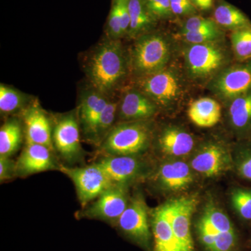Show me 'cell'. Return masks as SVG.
<instances>
[{"label": "cell", "instance_id": "6da1fadb", "mask_svg": "<svg viewBox=\"0 0 251 251\" xmlns=\"http://www.w3.org/2000/svg\"><path fill=\"white\" fill-rule=\"evenodd\" d=\"M129 71L128 57L122 43L109 39L94 51L87 74L94 90L108 96L117 90Z\"/></svg>", "mask_w": 251, "mask_h": 251}, {"label": "cell", "instance_id": "7a4b0ae2", "mask_svg": "<svg viewBox=\"0 0 251 251\" xmlns=\"http://www.w3.org/2000/svg\"><path fill=\"white\" fill-rule=\"evenodd\" d=\"M171 57V44L162 34L148 33L137 38L128 56L129 70L138 77L166 68Z\"/></svg>", "mask_w": 251, "mask_h": 251}, {"label": "cell", "instance_id": "3957f363", "mask_svg": "<svg viewBox=\"0 0 251 251\" xmlns=\"http://www.w3.org/2000/svg\"><path fill=\"white\" fill-rule=\"evenodd\" d=\"M151 130L145 121L126 122L114 127L101 143L106 156H133L150 145Z\"/></svg>", "mask_w": 251, "mask_h": 251}, {"label": "cell", "instance_id": "277c9868", "mask_svg": "<svg viewBox=\"0 0 251 251\" xmlns=\"http://www.w3.org/2000/svg\"><path fill=\"white\" fill-rule=\"evenodd\" d=\"M185 67L194 80L215 76L229 62V54L221 41L188 44L184 51Z\"/></svg>", "mask_w": 251, "mask_h": 251}, {"label": "cell", "instance_id": "5b68a950", "mask_svg": "<svg viewBox=\"0 0 251 251\" xmlns=\"http://www.w3.org/2000/svg\"><path fill=\"white\" fill-rule=\"evenodd\" d=\"M138 89L157 106L168 107L176 103L183 94V84L175 69L165 68L151 75L140 77Z\"/></svg>", "mask_w": 251, "mask_h": 251}, {"label": "cell", "instance_id": "8992f818", "mask_svg": "<svg viewBox=\"0 0 251 251\" xmlns=\"http://www.w3.org/2000/svg\"><path fill=\"white\" fill-rule=\"evenodd\" d=\"M58 169L72 180L82 206L97 199L113 184L97 163L79 168L61 165Z\"/></svg>", "mask_w": 251, "mask_h": 251}, {"label": "cell", "instance_id": "52a82bcc", "mask_svg": "<svg viewBox=\"0 0 251 251\" xmlns=\"http://www.w3.org/2000/svg\"><path fill=\"white\" fill-rule=\"evenodd\" d=\"M210 90L219 98L229 102L251 92V60L223 69L211 80Z\"/></svg>", "mask_w": 251, "mask_h": 251}, {"label": "cell", "instance_id": "ba28073f", "mask_svg": "<svg viewBox=\"0 0 251 251\" xmlns=\"http://www.w3.org/2000/svg\"><path fill=\"white\" fill-rule=\"evenodd\" d=\"M78 120L75 114H67L59 118L52 132L54 148L69 163L82 156Z\"/></svg>", "mask_w": 251, "mask_h": 251}, {"label": "cell", "instance_id": "9c48e42d", "mask_svg": "<svg viewBox=\"0 0 251 251\" xmlns=\"http://www.w3.org/2000/svg\"><path fill=\"white\" fill-rule=\"evenodd\" d=\"M128 203L125 185L112 184L97 198L84 214L92 219L117 222Z\"/></svg>", "mask_w": 251, "mask_h": 251}, {"label": "cell", "instance_id": "30bf717a", "mask_svg": "<svg viewBox=\"0 0 251 251\" xmlns=\"http://www.w3.org/2000/svg\"><path fill=\"white\" fill-rule=\"evenodd\" d=\"M191 166L203 176L213 177L230 168V156L227 149L221 144L210 142L201 147L196 153L191 160Z\"/></svg>", "mask_w": 251, "mask_h": 251}, {"label": "cell", "instance_id": "8fae6325", "mask_svg": "<svg viewBox=\"0 0 251 251\" xmlns=\"http://www.w3.org/2000/svg\"><path fill=\"white\" fill-rule=\"evenodd\" d=\"M120 228L127 235L143 246L150 242L148 208L141 198H135L128 203L126 209L117 221Z\"/></svg>", "mask_w": 251, "mask_h": 251}, {"label": "cell", "instance_id": "7c38bea8", "mask_svg": "<svg viewBox=\"0 0 251 251\" xmlns=\"http://www.w3.org/2000/svg\"><path fill=\"white\" fill-rule=\"evenodd\" d=\"M171 202V224L173 232L184 251H194L191 232V217L198 200L184 197L173 200Z\"/></svg>", "mask_w": 251, "mask_h": 251}, {"label": "cell", "instance_id": "4fadbf2b", "mask_svg": "<svg viewBox=\"0 0 251 251\" xmlns=\"http://www.w3.org/2000/svg\"><path fill=\"white\" fill-rule=\"evenodd\" d=\"M52 151L48 147L39 144L26 143L21 156L16 162V175L26 176L58 168Z\"/></svg>", "mask_w": 251, "mask_h": 251}, {"label": "cell", "instance_id": "5bb4252c", "mask_svg": "<svg viewBox=\"0 0 251 251\" xmlns=\"http://www.w3.org/2000/svg\"><path fill=\"white\" fill-rule=\"evenodd\" d=\"M27 143L39 144L54 150L50 121L37 103L28 107L23 115Z\"/></svg>", "mask_w": 251, "mask_h": 251}, {"label": "cell", "instance_id": "9a60e30c", "mask_svg": "<svg viewBox=\"0 0 251 251\" xmlns=\"http://www.w3.org/2000/svg\"><path fill=\"white\" fill-rule=\"evenodd\" d=\"M197 230L203 246L210 251L218 236L235 229L224 211L215 206L209 205L198 221Z\"/></svg>", "mask_w": 251, "mask_h": 251}, {"label": "cell", "instance_id": "2e32d148", "mask_svg": "<svg viewBox=\"0 0 251 251\" xmlns=\"http://www.w3.org/2000/svg\"><path fill=\"white\" fill-rule=\"evenodd\" d=\"M113 184L125 185L136 179L143 163L133 156H106L97 163Z\"/></svg>", "mask_w": 251, "mask_h": 251}, {"label": "cell", "instance_id": "e0dca14e", "mask_svg": "<svg viewBox=\"0 0 251 251\" xmlns=\"http://www.w3.org/2000/svg\"><path fill=\"white\" fill-rule=\"evenodd\" d=\"M158 106L139 90L126 91L119 104L118 115L125 122L145 121L156 115Z\"/></svg>", "mask_w": 251, "mask_h": 251}, {"label": "cell", "instance_id": "ac0fdd59", "mask_svg": "<svg viewBox=\"0 0 251 251\" xmlns=\"http://www.w3.org/2000/svg\"><path fill=\"white\" fill-rule=\"evenodd\" d=\"M152 230L154 251H184L172 227L171 201L153 211Z\"/></svg>", "mask_w": 251, "mask_h": 251}, {"label": "cell", "instance_id": "d6986e66", "mask_svg": "<svg viewBox=\"0 0 251 251\" xmlns=\"http://www.w3.org/2000/svg\"><path fill=\"white\" fill-rule=\"evenodd\" d=\"M109 101L108 96L94 88L84 94L81 99L78 110L79 122L84 133L92 141L99 118Z\"/></svg>", "mask_w": 251, "mask_h": 251}, {"label": "cell", "instance_id": "ffe728a7", "mask_svg": "<svg viewBox=\"0 0 251 251\" xmlns=\"http://www.w3.org/2000/svg\"><path fill=\"white\" fill-rule=\"evenodd\" d=\"M160 184L168 191H183L193 181L191 168L184 161H174L163 163L158 172Z\"/></svg>", "mask_w": 251, "mask_h": 251}, {"label": "cell", "instance_id": "44dd1931", "mask_svg": "<svg viewBox=\"0 0 251 251\" xmlns=\"http://www.w3.org/2000/svg\"><path fill=\"white\" fill-rule=\"evenodd\" d=\"M158 144L162 151L172 156H184L192 151L195 140L186 130L178 127H168L163 130Z\"/></svg>", "mask_w": 251, "mask_h": 251}, {"label": "cell", "instance_id": "7402d4cb", "mask_svg": "<svg viewBox=\"0 0 251 251\" xmlns=\"http://www.w3.org/2000/svg\"><path fill=\"white\" fill-rule=\"evenodd\" d=\"M188 115L198 126L210 128L218 124L221 119V105L214 99L208 97L197 99L190 105Z\"/></svg>", "mask_w": 251, "mask_h": 251}, {"label": "cell", "instance_id": "603a6c76", "mask_svg": "<svg viewBox=\"0 0 251 251\" xmlns=\"http://www.w3.org/2000/svg\"><path fill=\"white\" fill-rule=\"evenodd\" d=\"M130 27L128 34L130 38H137L148 34L154 27L156 18L149 10L145 0H128Z\"/></svg>", "mask_w": 251, "mask_h": 251}, {"label": "cell", "instance_id": "cb8c5ba5", "mask_svg": "<svg viewBox=\"0 0 251 251\" xmlns=\"http://www.w3.org/2000/svg\"><path fill=\"white\" fill-rule=\"evenodd\" d=\"M213 20L221 29L232 31L251 27V21L240 9L226 2H220L213 13Z\"/></svg>", "mask_w": 251, "mask_h": 251}, {"label": "cell", "instance_id": "d4e9b609", "mask_svg": "<svg viewBox=\"0 0 251 251\" xmlns=\"http://www.w3.org/2000/svg\"><path fill=\"white\" fill-rule=\"evenodd\" d=\"M229 116L232 126L238 131L251 130V92L231 100Z\"/></svg>", "mask_w": 251, "mask_h": 251}, {"label": "cell", "instance_id": "484cf974", "mask_svg": "<svg viewBox=\"0 0 251 251\" xmlns=\"http://www.w3.org/2000/svg\"><path fill=\"white\" fill-rule=\"evenodd\" d=\"M23 140L22 127L16 119L8 120L0 128V156L10 157L18 151Z\"/></svg>", "mask_w": 251, "mask_h": 251}, {"label": "cell", "instance_id": "4316f807", "mask_svg": "<svg viewBox=\"0 0 251 251\" xmlns=\"http://www.w3.org/2000/svg\"><path fill=\"white\" fill-rule=\"evenodd\" d=\"M25 94L9 86L0 85V111L1 114H11L22 109L27 103Z\"/></svg>", "mask_w": 251, "mask_h": 251}, {"label": "cell", "instance_id": "83f0119b", "mask_svg": "<svg viewBox=\"0 0 251 251\" xmlns=\"http://www.w3.org/2000/svg\"><path fill=\"white\" fill-rule=\"evenodd\" d=\"M230 41L232 52L238 61L251 60V27L232 31Z\"/></svg>", "mask_w": 251, "mask_h": 251}, {"label": "cell", "instance_id": "f1b7e54d", "mask_svg": "<svg viewBox=\"0 0 251 251\" xmlns=\"http://www.w3.org/2000/svg\"><path fill=\"white\" fill-rule=\"evenodd\" d=\"M119 103L117 102L109 101L101 115L99 118L95 133H94L93 140L94 143L101 144L103 143L107 135L112 129L114 122L116 118L117 114L118 113Z\"/></svg>", "mask_w": 251, "mask_h": 251}, {"label": "cell", "instance_id": "f546056e", "mask_svg": "<svg viewBox=\"0 0 251 251\" xmlns=\"http://www.w3.org/2000/svg\"><path fill=\"white\" fill-rule=\"evenodd\" d=\"M223 36L224 32L221 28L210 30L179 32L177 34L179 39L188 44H202L221 41Z\"/></svg>", "mask_w": 251, "mask_h": 251}, {"label": "cell", "instance_id": "4dcf8cb0", "mask_svg": "<svg viewBox=\"0 0 251 251\" xmlns=\"http://www.w3.org/2000/svg\"><path fill=\"white\" fill-rule=\"evenodd\" d=\"M231 202L241 218L251 221V190L236 188L231 195Z\"/></svg>", "mask_w": 251, "mask_h": 251}, {"label": "cell", "instance_id": "1f68e13d", "mask_svg": "<svg viewBox=\"0 0 251 251\" xmlns=\"http://www.w3.org/2000/svg\"><path fill=\"white\" fill-rule=\"evenodd\" d=\"M219 28L220 27L214 20L195 15L188 18L181 26L179 32L210 30V29H216Z\"/></svg>", "mask_w": 251, "mask_h": 251}, {"label": "cell", "instance_id": "d6a6232c", "mask_svg": "<svg viewBox=\"0 0 251 251\" xmlns=\"http://www.w3.org/2000/svg\"><path fill=\"white\" fill-rule=\"evenodd\" d=\"M147 6L157 21L171 19L174 16L172 11L171 0H145Z\"/></svg>", "mask_w": 251, "mask_h": 251}, {"label": "cell", "instance_id": "836d02e7", "mask_svg": "<svg viewBox=\"0 0 251 251\" xmlns=\"http://www.w3.org/2000/svg\"><path fill=\"white\" fill-rule=\"evenodd\" d=\"M107 33L110 39H119L124 36L121 22L119 17L117 6L115 3L112 4L111 11L109 14L108 25H107Z\"/></svg>", "mask_w": 251, "mask_h": 251}, {"label": "cell", "instance_id": "e575fe53", "mask_svg": "<svg viewBox=\"0 0 251 251\" xmlns=\"http://www.w3.org/2000/svg\"><path fill=\"white\" fill-rule=\"evenodd\" d=\"M171 6L174 16L191 17L197 14L198 11L191 0H171Z\"/></svg>", "mask_w": 251, "mask_h": 251}, {"label": "cell", "instance_id": "d590c367", "mask_svg": "<svg viewBox=\"0 0 251 251\" xmlns=\"http://www.w3.org/2000/svg\"><path fill=\"white\" fill-rule=\"evenodd\" d=\"M238 161L237 171L243 179L251 181V148L243 150Z\"/></svg>", "mask_w": 251, "mask_h": 251}, {"label": "cell", "instance_id": "8d00e7d4", "mask_svg": "<svg viewBox=\"0 0 251 251\" xmlns=\"http://www.w3.org/2000/svg\"><path fill=\"white\" fill-rule=\"evenodd\" d=\"M128 1L127 0H114V3L117 6L124 36L128 34L130 27V14L129 11H128Z\"/></svg>", "mask_w": 251, "mask_h": 251}, {"label": "cell", "instance_id": "74e56055", "mask_svg": "<svg viewBox=\"0 0 251 251\" xmlns=\"http://www.w3.org/2000/svg\"><path fill=\"white\" fill-rule=\"evenodd\" d=\"M16 175V162L10 157L0 156V181L12 179Z\"/></svg>", "mask_w": 251, "mask_h": 251}, {"label": "cell", "instance_id": "f35d334b", "mask_svg": "<svg viewBox=\"0 0 251 251\" xmlns=\"http://www.w3.org/2000/svg\"><path fill=\"white\" fill-rule=\"evenodd\" d=\"M196 9L200 11H209L214 5V0H191Z\"/></svg>", "mask_w": 251, "mask_h": 251}, {"label": "cell", "instance_id": "ab89813d", "mask_svg": "<svg viewBox=\"0 0 251 251\" xmlns=\"http://www.w3.org/2000/svg\"><path fill=\"white\" fill-rule=\"evenodd\" d=\"M127 1H128V0H127Z\"/></svg>", "mask_w": 251, "mask_h": 251}]
</instances>
